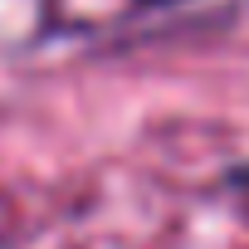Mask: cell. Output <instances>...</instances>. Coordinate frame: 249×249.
I'll return each mask as SVG.
<instances>
[{
  "instance_id": "obj_1",
  "label": "cell",
  "mask_w": 249,
  "mask_h": 249,
  "mask_svg": "<svg viewBox=\"0 0 249 249\" xmlns=\"http://www.w3.org/2000/svg\"><path fill=\"white\" fill-rule=\"evenodd\" d=\"M137 5H147V10H166V5H181V0H137Z\"/></svg>"
}]
</instances>
